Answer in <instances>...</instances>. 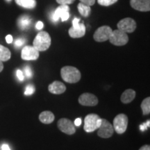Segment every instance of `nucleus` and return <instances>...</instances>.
I'll return each instance as SVG.
<instances>
[{"label":"nucleus","instance_id":"obj_1","mask_svg":"<svg viewBox=\"0 0 150 150\" xmlns=\"http://www.w3.org/2000/svg\"><path fill=\"white\" fill-rule=\"evenodd\" d=\"M61 77L65 82L69 83H75L79 81L81 77L80 71L76 67L65 66L61 70Z\"/></svg>","mask_w":150,"mask_h":150},{"label":"nucleus","instance_id":"obj_2","mask_svg":"<svg viewBox=\"0 0 150 150\" xmlns=\"http://www.w3.org/2000/svg\"><path fill=\"white\" fill-rule=\"evenodd\" d=\"M52 39L50 34L46 31H41L35 36L33 46L39 52L46 51L51 45Z\"/></svg>","mask_w":150,"mask_h":150},{"label":"nucleus","instance_id":"obj_3","mask_svg":"<svg viewBox=\"0 0 150 150\" xmlns=\"http://www.w3.org/2000/svg\"><path fill=\"white\" fill-rule=\"evenodd\" d=\"M102 122V118L97 114H88L86 116L84 120V131L91 133L99 129Z\"/></svg>","mask_w":150,"mask_h":150},{"label":"nucleus","instance_id":"obj_4","mask_svg":"<svg viewBox=\"0 0 150 150\" xmlns=\"http://www.w3.org/2000/svg\"><path fill=\"white\" fill-rule=\"evenodd\" d=\"M86 26L83 22L80 23V19L75 18L72 21V27L70 28L68 33L72 38H79L84 36L86 33Z\"/></svg>","mask_w":150,"mask_h":150},{"label":"nucleus","instance_id":"obj_5","mask_svg":"<svg viewBox=\"0 0 150 150\" xmlns=\"http://www.w3.org/2000/svg\"><path fill=\"white\" fill-rule=\"evenodd\" d=\"M129 119L128 117L124 113H120L117 115L113 120L114 130L118 134H122L125 132L128 126Z\"/></svg>","mask_w":150,"mask_h":150},{"label":"nucleus","instance_id":"obj_6","mask_svg":"<svg viewBox=\"0 0 150 150\" xmlns=\"http://www.w3.org/2000/svg\"><path fill=\"white\" fill-rule=\"evenodd\" d=\"M110 43L115 46H123L125 45L129 42V37L127 33L117 29L112 31L111 35L109 38Z\"/></svg>","mask_w":150,"mask_h":150},{"label":"nucleus","instance_id":"obj_7","mask_svg":"<svg viewBox=\"0 0 150 150\" xmlns=\"http://www.w3.org/2000/svg\"><path fill=\"white\" fill-rule=\"evenodd\" d=\"M114 133V129L112 125L107 120L102 118L101 125L98 129L97 135L100 138H108L112 136Z\"/></svg>","mask_w":150,"mask_h":150},{"label":"nucleus","instance_id":"obj_8","mask_svg":"<svg viewBox=\"0 0 150 150\" xmlns=\"http://www.w3.org/2000/svg\"><path fill=\"white\" fill-rule=\"evenodd\" d=\"M112 31V29L108 26H102L95 31L93 35L94 40L99 42H105L109 39Z\"/></svg>","mask_w":150,"mask_h":150},{"label":"nucleus","instance_id":"obj_9","mask_svg":"<svg viewBox=\"0 0 150 150\" xmlns=\"http://www.w3.org/2000/svg\"><path fill=\"white\" fill-rule=\"evenodd\" d=\"M137 27L136 22L134 19L126 18L121 20L117 23L118 29L125 33H132L136 30Z\"/></svg>","mask_w":150,"mask_h":150},{"label":"nucleus","instance_id":"obj_10","mask_svg":"<svg viewBox=\"0 0 150 150\" xmlns=\"http://www.w3.org/2000/svg\"><path fill=\"white\" fill-rule=\"evenodd\" d=\"M57 126L62 132L67 135H72L76 132L75 125L72 121L67 118H61L58 121Z\"/></svg>","mask_w":150,"mask_h":150},{"label":"nucleus","instance_id":"obj_11","mask_svg":"<svg viewBox=\"0 0 150 150\" xmlns=\"http://www.w3.org/2000/svg\"><path fill=\"white\" fill-rule=\"evenodd\" d=\"M21 57L25 61H35L39 57V51L33 46H25L22 49Z\"/></svg>","mask_w":150,"mask_h":150},{"label":"nucleus","instance_id":"obj_12","mask_svg":"<svg viewBox=\"0 0 150 150\" xmlns=\"http://www.w3.org/2000/svg\"><path fill=\"white\" fill-rule=\"evenodd\" d=\"M70 8L67 5H61L56 9L55 12L53 14L52 19L54 22H57L59 20V18H61V20L63 22L66 21L68 20L70 17Z\"/></svg>","mask_w":150,"mask_h":150},{"label":"nucleus","instance_id":"obj_13","mask_svg":"<svg viewBox=\"0 0 150 150\" xmlns=\"http://www.w3.org/2000/svg\"><path fill=\"white\" fill-rule=\"evenodd\" d=\"M79 103L82 106H95L98 104V99L91 93H83L79 97Z\"/></svg>","mask_w":150,"mask_h":150},{"label":"nucleus","instance_id":"obj_14","mask_svg":"<svg viewBox=\"0 0 150 150\" xmlns=\"http://www.w3.org/2000/svg\"><path fill=\"white\" fill-rule=\"evenodd\" d=\"M131 6L135 10L147 12L150 10V0H130Z\"/></svg>","mask_w":150,"mask_h":150},{"label":"nucleus","instance_id":"obj_15","mask_svg":"<svg viewBox=\"0 0 150 150\" xmlns=\"http://www.w3.org/2000/svg\"><path fill=\"white\" fill-rule=\"evenodd\" d=\"M48 90L52 94L60 95V94L65 93L66 91V87H65L64 83H63L62 82L59 81H55L49 86Z\"/></svg>","mask_w":150,"mask_h":150},{"label":"nucleus","instance_id":"obj_16","mask_svg":"<svg viewBox=\"0 0 150 150\" xmlns=\"http://www.w3.org/2000/svg\"><path fill=\"white\" fill-rule=\"evenodd\" d=\"M136 91L133 89H127L122 94L120 99L123 104H129L132 102L136 97Z\"/></svg>","mask_w":150,"mask_h":150},{"label":"nucleus","instance_id":"obj_17","mask_svg":"<svg viewBox=\"0 0 150 150\" xmlns=\"http://www.w3.org/2000/svg\"><path fill=\"white\" fill-rule=\"evenodd\" d=\"M54 113L50 110H45V111H43L40 112V114L39 115V120L43 124H45V125H49V124H51L54 120Z\"/></svg>","mask_w":150,"mask_h":150},{"label":"nucleus","instance_id":"obj_18","mask_svg":"<svg viewBox=\"0 0 150 150\" xmlns=\"http://www.w3.org/2000/svg\"><path fill=\"white\" fill-rule=\"evenodd\" d=\"M17 4L26 8H33L36 6L35 0H15Z\"/></svg>","mask_w":150,"mask_h":150},{"label":"nucleus","instance_id":"obj_19","mask_svg":"<svg viewBox=\"0 0 150 150\" xmlns=\"http://www.w3.org/2000/svg\"><path fill=\"white\" fill-rule=\"evenodd\" d=\"M11 56L10 50L6 47L0 45V59L2 61H7L11 59Z\"/></svg>","mask_w":150,"mask_h":150},{"label":"nucleus","instance_id":"obj_20","mask_svg":"<svg viewBox=\"0 0 150 150\" xmlns=\"http://www.w3.org/2000/svg\"><path fill=\"white\" fill-rule=\"evenodd\" d=\"M78 10L79 11V13L83 17H88L91 13V6L84 4L83 3H79L77 6Z\"/></svg>","mask_w":150,"mask_h":150},{"label":"nucleus","instance_id":"obj_21","mask_svg":"<svg viewBox=\"0 0 150 150\" xmlns=\"http://www.w3.org/2000/svg\"><path fill=\"white\" fill-rule=\"evenodd\" d=\"M141 108L144 115H149L150 112V97H148L142 102Z\"/></svg>","mask_w":150,"mask_h":150},{"label":"nucleus","instance_id":"obj_22","mask_svg":"<svg viewBox=\"0 0 150 150\" xmlns=\"http://www.w3.org/2000/svg\"><path fill=\"white\" fill-rule=\"evenodd\" d=\"M30 23H31V20L27 16H22V18H20L18 22L19 27L21 28L22 29L27 28L30 25Z\"/></svg>","mask_w":150,"mask_h":150},{"label":"nucleus","instance_id":"obj_23","mask_svg":"<svg viewBox=\"0 0 150 150\" xmlns=\"http://www.w3.org/2000/svg\"><path fill=\"white\" fill-rule=\"evenodd\" d=\"M117 1L118 0H97V2L101 6H110L116 3Z\"/></svg>","mask_w":150,"mask_h":150},{"label":"nucleus","instance_id":"obj_24","mask_svg":"<svg viewBox=\"0 0 150 150\" xmlns=\"http://www.w3.org/2000/svg\"><path fill=\"white\" fill-rule=\"evenodd\" d=\"M35 92V87L31 84L28 85L25 88V91H24V95H31L32 94L34 93Z\"/></svg>","mask_w":150,"mask_h":150},{"label":"nucleus","instance_id":"obj_25","mask_svg":"<svg viewBox=\"0 0 150 150\" xmlns=\"http://www.w3.org/2000/svg\"><path fill=\"white\" fill-rule=\"evenodd\" d=\"M24 73L25 74L26 77L27 78H31L32 76V71H31V67L29 66H26L24 67Z\"/></svg>","mask_w":150,"mask_h":150},{"label":"nucleus","instance_id":"obj_26","mask_svg":"<svg viewBox=\"0 0 150 150\" xmlns=\"http://www.w3.org/2000/svg\"><path fill=\"white\" fill-rule=\"evenodd\" d=\"M75 0H56L58 4L61 5H68L72 4Z\"/></svg>","mask_w":150,"mask_h":150},{"label":"nucleus","instance_id":"obj_27","mask_svg":"<svg viewBox=\"0 0 150 150\" xmlns=\"http://www.w3.org/2000/svg\"><path fill=\"white\" fill-rule=\"evenodd\" d=\"M25 41L22 38H19V39H17L16 40V42H15V46L17 47H20L24 45V43Z\"/></svg>","mask_w":150,"mask_h":150},{"label":"nucleus","instance_id":"obj_28","mask_svg":"<svg viewBox=\"0 0 150 150\" xmlns=\"http://www.w3.org/2000/svg\"><path fill=\"white\" fill-rule=\"evenodd\" d=\"M80 1L81 3H83L86 5L89 6H93L95 3V0H80Z\"/></svg>","mask_w":150,"mask_h":150},{"label":"nucleus","instance_id":"obj_29","mask_svg":"<svg viewBox=\"0 0 150 150\" xmlns=\"http://www.w3.org/2000/svg\"><path fill=\"white\" fill-rule=\"evenodd\" d=\"M149 122H150L149 120H148V121L146 122L145 123L142 124V125H140V130H141L142 131H144L147 130V127H148V128H149V126H150Z\"/></svg>","mask_w":150,"mask_h":150},{"label":"nucleus","instance_id":"obj_30","mask_svg":"<svg viewBox=\"0 0 150 150\" xmlns=\"http://www.w3.org/2000/svg\"><path fill=\"white\" fill-rule=\"evenodd\" d=\"M17 76H18V79L20 81H23L24 79V73L22 72V70H17Z\"/></svg>","mask_w":150,"mask_h":150},{"label":"nucleus","instance_id":"obj_31","mask_svg":"<svg viewBox=\"0 0 150 150\" xmlns=\"http://www.w3.org/2000/svg\"><path fill=\"white\" fill-rule=\"evenodd\" d=\"M74 125L76 127L80 126V125H81V118H76V119L75 120Z\"/></svg>","mask_w":150,"mask_h":150},{"label":"nucleus","instance_id":"obj_32","mask_svg":"<svg viewBox=\"0 0 150 150\" xmlns=\"http://www.w3.org/2000/svg\"><path fill=\"white\" fill-rule=\"evenodd\" d=\"M6 42L8 43V44H10L13 42V37L11 35H6Z\"/></svg>","mask_w":150,"mask_h":150},{"label":"nucleus","instance_id":"obj_33","mask_svg":"<svg viewBox=\"0 0 150 150\" xmlns=\"http://www.w3.org/2000/svg\"><path fill=\"white\" fill-rule=\"evenodd\" d=\"M35 27H36V29H38V30L42 29L43 23H42V22H40V21L38 22V23L36 24V26H35Z\"/></svg>","mask_w":150,"mask_h":150},{"label":"nucleus","instance_id":"obj_34","mask_svg":"<svg viewBox=\"0 0 150 150\" xmlns=\"http://www.w3.org/2000/svg\"><path fill=\"white\" fill-rule=\"evenodd\" d=\"M139 150H150V146L149 145H143L140 148Z\"/></svg>","mask_w":150,"mask_h":150},{"label":"nucleus","instance_id":"obj_35","mask_svg":"<svg viewBox=\"0 0 150 150\" xmlns=\"http://www.w3.org/2000/svg\"><path fill=\"white\" fill-rule=\"evenodd\" d=\"M1 149L2 150H11L9 146L8 145H6V144H4V145H2V146H1Z\"/></svg>","mask_w":150,"mask_h":150},{"label":"nucleus","instance_id":"obj_36","mask_svg":"<svg viewBox=\"0 0 150 150\" xmlns=\"http://www.w3.org/2000/svg\"><path fill=\"white\" fill-rule=\"evenodd\" d=\"M4 69V64H3V61L0 59V72H1V71L3 70Z\"/></svg>","mask_w":150,"mask_h":150},{"label":"nucleus","instance_id":"obj_37","mask_svg":"<svg viewBox=\"0 0 150 150\" xmlns=\"http://www.w3.org/2000/svg\"><path fill=\"white\" fill-rule=\"evenodd\" d=\"M8 1H10V0H8Z\"/></svg>","mask_w":150,"mask_h":150}]
</instances>
